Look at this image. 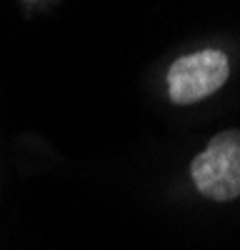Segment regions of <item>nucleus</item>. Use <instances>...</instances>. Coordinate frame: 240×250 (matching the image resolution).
<instances>
[{"label": "nucleus", "instance_id": "1", "mask_svg": "<svg viewBox=\"0 0 240 250\" xmlns=\"http://www.w3.org/2000/svg\"><path fill=\"white\" fill-rule=\"evenodd\" d=\"M190 175L195 188L213 200H233L240 195V130L218 133L200 153Z\"/></svg>", "mask_w": 240, "mask_h": 250}, {"label": "nucleus", "instance_id": "2", "mask_svg": "<svg viewBox=\"0 0 240 250\" xmlns=\"http://www.w3.org/2000/svg\"><path fill=\"white\" fill-rule=\"evenodd\" d=\"M228 58L220 50H200L178 58L168 70V93L178 105L198 103L223 88L228 80Z\"/></svg>", "mask_w": 240, "mask_h": 250}]
</instances>
